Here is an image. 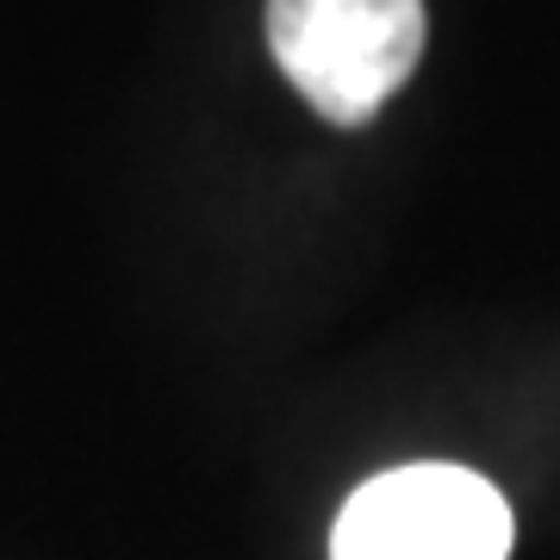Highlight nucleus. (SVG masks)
Segmentation results:
<instances>
[{
  "mask_svg": "<svg viewBox=\"0 0 560 560\" xmlns=\"http://www.w3.org/2000/svg\"><path fill=\"white\" fill-rule=\"evenodd\" d=\"M423 0H268L280 75L330 125H368L423 57Z\"/></svg>",
  "mask_w": 560,
  "mask_h": 560,
  "instance_id": "f257e3e1",
  "label": "nucleus"
},
{
  "mask_svg": "<svg viewBox=\"0 0 560 560\" xmlns=\"http://www.w3.org/2000/svg\"><path fill=\"white\" fill-rule=\"evenodd\" d=\"M511 504L486 474L411 460L349 492L330 560H511Z\"/></svg>",
  "mask_w": 560,
  "mask_h": 560,
  "instance_id": "f03ea898",
  "label": "nucleus"
}]
</instances>
